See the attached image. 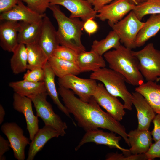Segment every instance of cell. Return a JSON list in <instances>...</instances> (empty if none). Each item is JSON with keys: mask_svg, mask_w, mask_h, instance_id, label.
<instances>
[{"mask_svg": "<svg viewBox=\"0 0 160 160\" xmlns=\"http://www.w3.org/2000/svg\"><path fill=\"white\" fill-rule=\"evenodd\" d=\"M44 76L43 68H38L31 70H28L24 75L23 79L31 82H39L44 81Z\"/></svg>", "mask_w": 160, "mask_h": 160, "instance_id": "cell-35", "label": "cell"}, {"mask_svg": "<svg viewBox=\"0 0 160 160\" xmlns=\"http://www.w3.org/2000/svg\"><path fill=\"white\" fill-rule=\"evenodd\" d=\"M58 93L69 112L85 131L99 128L107 129L121 136L130 146L124 127L104 111L93 97L88 102H84L76 97L71 90L61 86H59Z\"/></svg>", "mask_w": 160, "mask_h": 160, "instance_id": "cell-1", "label": "cell"}, {"mask_svg": "<svg viewBox=\"0 0 160 160\" xmlns=\"http://www.w3.org/2000/svg\"><path fill=\"white\" fill-rule=\"evenodd\" d=\"M5 114V111L3 106L0 105V124H1L4 120V117Z\"/></svg>", "mask_w": 160, "mask_h": 160, "instance_id": "cell-42", "label": "cell"}, {"mask_svg": "<svg viewBox=\"0 0 160 160\" xmlns=\"http://www.w3.org/2000/svg\"><path fill=\"white\" fill-rule=\"evenodd\" d=\"M10 147L8 140H5L0 135V158L4 156V154L9 150Z\"/></svg>", "mask_w": 160, "mask_h": 160, "instance_id": "cell-40", "label": "cell"}, {"mask_svg": "<svg viewBox=\"0 0 160 160\" xmlns=\"http://www.w3.org/2000/svg\"><path fill=\"white\" fill-rule=\"evenodd\" d=\"M77 64L81 73L96 71L106 66L105 60L95 52L84 51L78 55Z\"/></svg>", "mask_w": 160, "mask_h": 160, "instance_id": "cell-21", "label": "cell"}, {"mask_svg": "<svg viewBox=\"0 0 160 160\" xmlns=\"http://www.w3.org/2000/svg\"><path fill=\"white\" fill-rule=\"evenodd\" d=\"M27 6L33 11L40 14H45L49 7V0H22Z\"/></svg>", "mask_w": 160, "mask_h": 160, "instance_id": "cell-33", "label": "cell"}, {"mask_svg": "<svg viewBox=\"0 0 160 160\" xmlns=\"http://www.w3.org/2000/svg\"><path fill=\"white\" fill-rule=\"evenodd\" d=\"M10 60L11 68L13 73L18 74L27 70L28 54L26 45L19 44L13 52Z\"/></svg>", "mask_w": 160, "mask_h": 160, "instance_id": "cell-29", "label": "cell"}, {"mask_svg": "<svg viewBox=\"0 0 160 160\" xmlns=\"http://www.w3.org/2000/svg\"><path fill=\"white\" fill-rule=\"evenodd\" d=\"M135 5L128 0H116L103 7L97 12V17L102 21L107 20L111 27L121 20Z\"/></svg>", "mask_w": 160, "mask_h": 160, "instance_id": "cell-12", "label": "cell"}, {"mask_svg": "<svg viewBox=\"0 0 160 160\" xmlns=\"http://www.w3.org/2000/svg\"><path fill=\"white\" fill-rule=\"evenodd\" d=\"M19 0H0L1 13L9 11L18 3Z\"/></svg>", "mask_w": 160, "mask_h": 160, "instance_id": "cell-39", "label": "cell"}, {"mask_svg": "<svg viewBox=\"0 0 160 160\" xmlns=\"http://www.w3.org/2000/svg\"><path fill=\"white\" fill-rule=\"evenodd\" d=\"M132 101L137 112L138 129L149 130L151 123L156 116V113L145 97L135 91L132 92Z\"/></svg>", "mask_w": 160, "mask_h": 160, "instance_id": "cell-15", "label": "cell"}, {"mask_svg": "<svg viewBox=\"0 0 160 160\" xmlns=\"http://www.w3.org/2000/svg\"><path fill=\"white\" fill-rule=\"evenodd\" d=\"M46 15L40 14L24 5L22 0H19L17 4L10 11L1 13V20H10L27 22H37L42 20Z\"/></svg>", "mask_w": 160, "mask_h": 160, "instance_id": "cell-16", "label": "cell"}, {"mask_svg": "<svg viewBox=\"0 0 160 160\" xmlns=\"http://www.w3.org/2000/svg\"><path fill=\"white\" fill-rule=\"evenodd\" d=\"M42 20L35 22H19L20 28L17 36L19 44L26 45L37 43L41 29Z\"/></svg>", "mask_w": 160, "mask_h": 160, "instance_id": "cell-23", "label": "cell"}, {"mask_svg": "<svg viewBox=\"0 0 160 160\" xmlns=\"http://www.w3.org/2000/svg\"><path fill=\"white\" fill-rule=\"evenodd\" d=\"M25 45L28 54L27 70L38 68H43L49 58L45 52L37 43Z\"/></svg>", "mask_w": 160, "mask_h": 160, "instance_id": "cell-28", "label": "cell"}, {"mask_svg": "<svg viewBox=\"0 0 160 160\" xmlns=\"http://www.w3.org/2000/svg\"><path fill=\"white\" fill-rule=\"evenodd\" d=\"M48 62L58 78L70 74L77 76L81 73L77 64L72 62L52 56Z\"/></svg>", "mask_w": 160, "mask_h": 160, "instance_id": "cell-27", "label": "cell"}, {"mask_svg": "<svg viewBox=\"0 0 160 160\" xmlns=\"http://www.w3.org/2000/svg\"><path fill=\"white\" fill-rule=\"evenodd\" d=\"M60 135L53 127L45 125L39 129L34 138L29 143L27 160H33L37 154L42 150L46 143L51 139L57 138Z\"/></svg>", "mask_w": 160, "mask_h": 160, "instance_id": "cell-19", "label": "cell"}, {"mask_svg": "<svg viewBox=\"0 0 160 160\" xmlns=\"http://www.w3.org/2000/svg\"><path fill=\"white\" fill-rule=\"evenodd\" d=\"M9 85L15 92L29 97L46 92L44 81L36 82L23 79L10 82Z\"/></svg>", "mask_w": 160, "mask_h": 160, "instance_id": "cell-26", "label": "cell"}, {"mask_svg": "<svg viewBox=\"0 0 160 160\" xmlns=\"http://www.w3.org/2000/svg\"><path fill=\"white\" fill-rule=\"evenodd\" d=\"M145 154L148 160L160 158V139L152 143Z\"/></svg>", "mask_w": 160, "mask_h": 160, "instance_id": "cell-36", "label": "cell"}, {"mask_svg": "<svg viewBox=\"0 0 160 160\" xmlns=\"http://www.w3.org/2000/svg\"><path fill=\"white\" fill-rule=\"evenodd\" d=\"M131 3L135 5H137L140 4H141L147 0H128Z\"/></svg>", "mask_w": 160, "mask_h": 160, "instance_id": "cell-43", "label": "cell"}, {"mask_svg": "<svg viewBox=\"0 0 160 160\" xmlns=\"http://www.w3.org/2000/svg\"><path fill=\"white\" fill-rule=\"evenodd\" d=\"M58 83L61 86L71 90L82 101L88 102L93 97L97 84L91 79H84L70 74L58 78Z\"/></svg>", "mask_w": 160, "mask_h": 160, "instance_id": "cell-8", "label": "cell"}, {"mask_svg": "<svg viewBox=\"0 0 160 160\" xmlns=\"http://www.w3.org/2000/svg\"><path fill=\"white\" fill-rule=\"evenodd\" d=\"M4 21L0 25V46L3 50L13 52L19 44L17 36L20 25L17 21Z\"/></svg>", "mask_w": 160, "mask_h": 160, "instance_id": "cell-18", "label": "cell"}, {"mask_svg": "<svg viewBox=\"0 0 160 160\" xmlns=\"http://www.w3.org/2000/svg\"><path fill=\"white\" fill-rule=\"evenodd\" d=\"M132 11L140 20L146 15L160 14V0H147L135 5Z\"/></svg>", "mask_w": 160, "mask_h": 160, "instance_id": "cell-31", "label": "cell"}, {"mask_svg": "<svg viewBox=\"0 0 160 160\" xmlns=\"http://www.w3.org/2000/svg\"><path fill=\"white\" fill-rule=\"evenodd\" d=\"M1 130L10 143L15 158L18 160H25V148L30 143L29 139L24 135L23 130L15 122L4 123Z\"/></svg>", "mask_w": 160, "mask_h": 160, "instance_id": "cell-11", "label": "cell"}, {"mask_svg": "<svg viewBox=\"0 0 160 160\" xmlns=\"http://www.w3.org/2000/svg\"><path fill=\"white\" fill-rule=\"evenodd\" d=\"M88 1H89L90 3H91L92 5L93 4V0H87Z\"/></svg>", "mask_w": 160, "mask_h": 160, "instance_id": "cell-44", "label": "cell"}, {"mask_svg": "<svg viewBox=\"0 0 160 160\" xmlns=\"http://www.w3.org/2000/svg\"><path fill=\"white\" fill-rule=\"evenodd\" d=\"M92 19H89L84 22L83 29L89 35L95 33L98 30L97 23Z\"/></svg>", "mask_w": 160, "mask_h": 160, "instance_id": "cell-38", "label": "cell"}, {"mask_svg": "<svg viewBox=\"0 0 160 160\" xmlns=\"http://www.w3.org/2000/svg\"><path fill=\"white\" fill-rule=\"evenodd\" d=\"M103 56L109 68L123 75L127 83L137 86L144 83L138 60L131 49L121 45L118 48L107 52Z\"/></svg>", "mask_w": 160, "mask_h": 160, "instance_id": "cell-2", "label": "cell"}, {"mask_svg": "<svg viewBox=\"0 0 160 160\" xmlns=\"http://www.w3.org/2000/svg\"><path fill=\"white\" fill-rule=\"evenodd\" d=\"M106 160H148L145 153L138 154L125 155L123 153H110L105 156Z\"/></svg>", "mask_w": 160, "mask_h": 160, "instance_id": "cell-34", "label": "cell"}, {"mask_svg": "<svg viewBox=\"0 0 160 160\" xmlns=\"http://www.w3.org/2000/svg\"><path fill=\"white\" fill-rule=\"evenodd\" d=\"M78 55L77 52L71 49L59 45L55 50L52 56L77 64Z\"/></svg>", "mask_w": 160, "mask_h": 160, "instance_id": "cell-32", "label": "cell"}, {"mask_svg": "<svg viewBox=\"0 0 160 160\" xmlns=\"http://www.w3.org/2000/svg\"><path fill=\"white\" fill-rule=\"evenodd\" d=\"M121 45L119 37L113 30L109 33L105 38L99 41L94 40L91 46V50L102 56L111 49H116Z\"/></svg>", "mask_w": 160, "mask_h": 160, "instance_id": "cell-30", "label": "cell"}, {"mask_svg": "<svg viewBox=\"0 0 160 160\" xmlns=\"http://www.w3.org/2000/svg\"><path fill=\"white\" fill-rule=\"evenodd\" d=\"M152 121L154 127L151 134L153 140L155 142L160 139V114H157Z\"/></svg>", "mask_w": 160, "mask_h": 160, "instance_id": "cell-37", "label": "cell"}, {"mask_svg": "<svg viewBox=\"0 0 160 160\" xmlns=\"http://www.w3.org/2000/svg\"><path fill=\"white\" fill-rule=\"evenodd\" d=\"M90 78L101 82L110 94L123 100L125 109L132 110V93L127 89L125 79L121 74L110 68L104 67L93 72Z\"/></svg>", "mask_w": 160, "mask_h": 160, "instance_id": "cell-4", "label": "cell"}, {"mask_svg": "<svg viewBox=\"0 0 160 160\" xmlns=\"http://www.w3.org/2000/svg\"><path fill=\"white\" fill-rule=\"evenodd\" d=\"M46 92L31 96L36 112V116L40 118L45 125L51 126L59 132L60 136H64L68 127L60 117L54 112L52 105L47 100Z\"/></svg>", "mask_w": 160, "mask_h": 160, "instance_id": "cell-6", "label": "cell"}, {"mask_svg": "<svg viewBox=\"0 0 160 160\" xmlns=\"http://www.w3.org/2000/svg\"><path fill=\"white\" fill-rule=\"evenodd\" d=\"M13 106L17 111L24 115L27 125V129L32 141L39 129L38 117L34 114L32 107L31 99L16 92L13 95Z\"/></svg>", "mask_w": 160, "mask_h": 160, "instance_id": "cell-13", "label": "cell"}, {"mask_svg": "<svg viewBox=\"0 0 160 160\" xmlns=\"http://www.w3.org/2000/svg\"><path fill=\"white\" fill-rule=\"evenodd\" d=\"M44 71V81L46 92L54 103L58 109L68 117L71 118L70 113L64 105L60 101L58 93L57 90L55 83V74L47 62L43 68Z\"/></svg>", "mask_w": 160, "mask_h": 160, "instance_id": "cell-24", "label": "cell"}, {"mask_svg": "<svg viewBox=\"0 0 160 160\" xmlns=\"http://www.w3.org/2000/svg\"><path fill=\"white\" fill-rule=\"evenodd\" d=\"M160 30V14L151 15L139 31L136 40V47L143 46Z\"/></svg>", "mask_w": 160, "mask_h": 160, "instance_id": "cell-25", "label": "cell"}, {"mask_svg": "<svg viewBox=\"0 0 160 160\" xmlns=\"http://www.w3.org/2000/svg\"><path fill=\"white\" fill-rule=\"evenodd\" d=\"M37 44L49 57L59 45L56 31L49 18L46 15L42 20L41 29Z\"/></svg>", "mask_w": 160, "mask_h": 160, "instance_id": "cell-17", "label": "cell"}, {"mask_svg": "<svg viewBox=\"0 0 160 160\" xmlns=\"http://www.w3.org/2000/svg\"><path fill=\"white\" fill-rule=\"evenodd\" d=\"M131 154L145 153L152 144L153 138L149 130L138 129L131 130L128 133Z\"/></svg>", "mask_w": 160, "mask_h": 160, "instance_id": "cell-20", "label": "cell"}, {"mask_svg": "<svg viewBox=\"0 0 160 160\" xmlns=\"http://www.w3.org/2000/svg\"><path fill=\"white\" fill-rule=\"evenodd\" d=\"M132 53L138 62L140 71L147 81L158 82L160 80V50L150 43Z\"/></svg>", "mask_w": 160, "mask_h": 160, "instance_id": "cell-5", "label": "cell"}, {"mask_svg": "<svg viewBox=\"0 0 160 160\" xmlns=\"http://www.w3.org/2000/svg\"><path fill=\"white\" fill-rule=\"evenodd\" d=\"M146 99L156 113L160 114V85L154 81H147L135 88Z\"/></svg>", "mask_w": 160, "mask_h": 160, "instance_id": "cell-22", "label": "cell"}, {"mask_svg": "<svg viewBox=\"0 0 160 160\" xmlns=\"http://www.w3.org/2000/svg\"><path fill=\"white\" fill-rule=\"evenodd\" d=\"M50 5L63 6L71 13L69 17L80 18L84 22L97 17V12L87 0H49Z\"/></svg>", "mask_w": 160, "mask_h": 160, "instance_id": "cell-14", "label": "cell"}, {"mask_svg": "<svg viewBox=\"0 0 160 160\" xmlns=\"http://www.w3.org/2000/svg\"><path fill=\"white\" fill-rule=\"evenodd\" d=\"M121 137L117 136L116 133L105 132L99 129L86 132L85 133L75 148L76 151L84 144L88 143H93L97 145H106L110 148H116L127 155L131 154L129 149L123 148L120 145L119 142Z\"/></svg>", "mask_w": 160, "mask_h": 160, "instance_id": "cell-9", "label": "cell"}, {"mask_svg": "<svg viewBox=\"0 0 160 160\" xmlns=\"http://www.w3.org/2000/svg\"><path fill=\"white\" fill-rule=\"evenodd\" d=\"M116 0H93L92 5L94 10L97 12L105 5Z\"/></svg>", "mask_w": 160, "mask_h": 160, "instance_id": "cell-41", "label": "cell"}, {"mask_svg": "<svg viewBox=\"0 0 160 160\" xmlns=\"http://www.w3.org/2000/svg\"><path fill=\"white\" fill-rule=\"evenodd\" d=\"M93 97L99 105L118 121L122 120L126 112L124 104L110 94L102 83L97 84Z\"/></svg>", "mask_w": 160, "mask_h": 160, "instance_id": "cell-10", "label": "cell"}, {"mask_svg": "<svg viewBox=\"0 0 160 160\" xmlns=\"http://www.w3.org/2000/svg\"><path fill=\"white\" fill-rule=\"evenodd\" d=\"M144 23L132 10L111 28L119 36L121 42L126 47L132 49L136 47L137 36Z\"/></svg>", "mask_w": 160, "mask_h": 160, "instance_id": "cell-7", "label": "cell"}, {"mask_svg": "<svg viewBox=\"0 0 160 160\" xmlns=\"http://www.w3.org/2000/svg\"><path fill=\"white\" fill-rule=\"evenodd\" d=\"M49 8L57 22L56 34L59 44L71 49L78 54L85 51L81 40L84 22L78 18L67 17L59 5H50Z\"/></svg>", "mask_w": 160, "mask_h": 160, "instance_id": "cell-3", "label": "cell"}]
</instances>
